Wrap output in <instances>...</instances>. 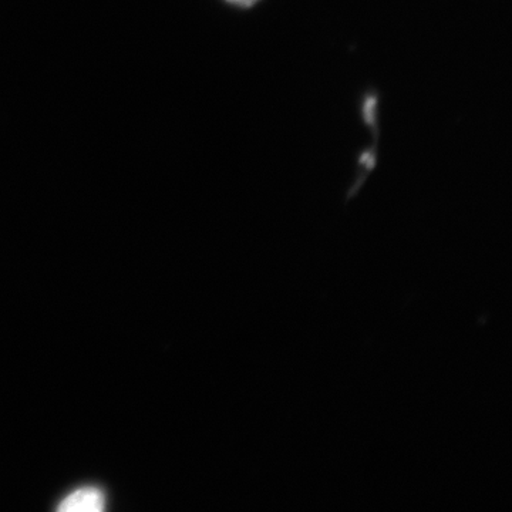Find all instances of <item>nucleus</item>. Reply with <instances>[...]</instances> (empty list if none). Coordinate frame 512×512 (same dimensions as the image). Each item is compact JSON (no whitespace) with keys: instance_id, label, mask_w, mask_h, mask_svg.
Here are the masks:
<instances>
[{"instance_id":"f257e3e1","label":"nucleus","mask_w":512,"mask_h":512,"mask_svg":"<svg viewBox=\"0 0 512 512\" xmlns=\"http://www.w3.org/2000/svg\"><path fill=\"white\" fill-rule=\"evenodd\" d=\"M106 507V497L99 488L86 487L67 495L60 503L63 512H100Z\"/></svg>"},{"instance_id":"f03ea898","label":"nucleus","mask_w":512,"mask_h":512,"mask_svg":"<svg viewBox=\"0 0 512 512\" xmlns=\"http://www.w3.org/2000/svg\"><path fill=\"white\" fill-rule=\"evenodd\" d=\"M377 100L375 97H369L365 103V120L369 124L375 123V109H376Z\"/></svg>"},{"instance_id":"7ed1b4c3","label":"nucleus","mask_w":512,"mask_h":512,"mask_svg":"<svg viewBox=\"0 0 512 512\" xmlns=\"http://www.w3.org/2000/svg\"><path fill=\"white\" fill-rule=\"evenodd\" d=\"M360 163L365 164L367 167V170H372L373 167H375V157L372 156V154L366 153L363 154L362 161Z\"/></svg>"},{"instance_id":"20e7f679","label":"nucleus","mask_w":512,"mask_h":512,"mask_svg":"<svg viewBox=\"0 0 512 512\" xmlns=\"http://www.w3.org/2000/svg\"><path fill=\"white\" fill-rule=\"evenodd\" d=\"M228 2L241 6V8H251V6H254L256 2H259V0H228Z\"/></svg>"}]
</instances>
